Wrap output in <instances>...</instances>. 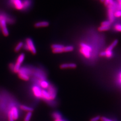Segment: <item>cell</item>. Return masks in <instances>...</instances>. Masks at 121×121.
Returning <instances> with one entry per match:
<instances>
[{"label": "cell", "mask_w": 121, "mask_h": 121, "mask_svg": "<svg viewBox=\"0 0 121 121\" xmlns=\"http://www.w3.org/2000/svg\"><path fill=\"white\" fill-rule=\"evenodd\" d=\"M110 28V26H101L99 27L98 30L100 31H103L109 30Z\"/></svg>", "instance_id": "20"}, {"label": "cell", "mask_w": 121, "mask_h": 121, "mask_svg": "<svg viewBox=\"0 0 121 121\" xmlns=\"http://www.w3.org/2000/svg\"><path fill=\"white\" fill-rule=\"evenodd\" d=\"M108 15L109 17V21L111 22L114 20V5L112 6H108Z\"/></svg>", "instance_id": "5"}, {"label": "cell", "mask_w": 121, "mask_h": 121, "mask_svg": "<svg viewBox=\"0 0 121 121\" xmlns=\"http://www.w3.org/2000/svg\"><path fill=\"white\" fill-rule=\"evenodd\" d=\"M77 65L74 63H64L60 65L61 69H66V68H75Z\"/></svg>", "instance_id": "11"}, {"label": "cell", "mask_w": 121, "mask_h": 121, "mask_svg": "<svg viewBox=\"0 0 121 121\" xmlns=\"http://www.w3.org/2000/svg\"><path fill=\"white\" fill-rule=\"evenodd\" d=\"M114 16L116 17H121V11H117L114 13Z\"/></svg>", "instance_id": "29"}, {"label": "cell", "mask_w": 121, "mask_h": 121, "mask_svg": "<svg viewBox=\"0 0 121 121\" xmlns=\"http://www.w3.org/2000/svg\"><path fill=\"white\" fill-rule=\"evenodd\" d=\"M39 85L41 87L44 88V89L48 88L49 86H50L48 82H47L45 80H40L39 81Z\"/></svg>", "instance_id": "14"}, {"label": "cell", "mask_w": 121, "mask_h": 121, "mask_svg": "<svg viewBox=\"0 0 121 121\" xmlns=\"http://www.w3.org/2000/svg\"><path fill=\"white\" fill-rule=\"evenodd\" d=\"M23 9H28L31 4L30 0H24L22 1Z\"/></svg>", "instance_id": "15"}, {"label": "cell", "mask_w": 121, "mask_h": 121, "mask_svg": "<svg viewBox=\"0 0 121 121\" xmlns=\"http://www.w3.org/2000/svg\"><path fill=\"white\" fill-rule=\"evenodd\" d=\"M100 119L102 121H112L111 120L108 119V118L106 117H102Z\"/></svg>", "instance_id": "31"}, {"label": "cell", "mask_w": 121, "mask_h": 121, "mask_svg": "<svg viewBox=\"0 0 121 121\" xmlns=\"http://www.w3.org/2000/svg\"><path fill=\"white\" fill-rule=\"evenodd\" d=\"M117 43H118V40L115 39V40H114L113 41V42L111 43V44L108 46V48H107L106 51H112L113 48L117 45Z\"/></svg>", "instance_id": "16"}, {"label": "cell", "mask_w": 121, "mask_h": 121, "mask_svg": "<svg viewBox=\"0 0 121 121\" xmlns=\"http://www.w3.org/2000/svg\"><path fill=\"white\" fill-rule=\"evenodd\" d=\"M24 43L22 42H19L17 43L14 48V51L15 52H19L22 48H23Z\"/></svg>", "instance_id": "17"}, {"label": "cell", "mask_w": 121, "mask_h": 121, "mask_svg": "<svg viewBox=\"0 0 121 121\" xmlns=\"http://www.w3.org/2000/svg\"><path fill=\"white\" fill-rule=\"evenodd\" d=\"M101 2H104V0H100Z\"/></svg>", "instance_id": "35"}, {"label": "cell", "mask_w": 121, "mask_h": 121, "mask_svg": "<svg viewBox=\"0 0 121 121\" xmlns=\"http://www.w3.org/2000/svg\"><path fill=\"white\" fill-rule=\"evenodd\" d=\"M18 74L19 77L22 80H25V81H28L29 80L30 77H29V75H28L27 74L25 73L20 70L19 71Z\"/></svg>", "instance_id": "10"}, {"label": "cell", "mask_w": 121, "mask_h": 121, "mask_svg": "<svg viewBox=\"0 0 121 121\" xmlns=\"http://www.w3.org/2000/svg\"><path fill=\"white\" fill-rule=\"evenodd\" d=\"M74 49L73 46H67L63 48L64 52H68L72 51Z\"/></svg>", "instance_id": "21"}, {"label": "cell", "mask_w": 121, "mask_h": 121, "mask_svg": "<svg viewBox=\"0 0 121 121\" xmlns=\"http://www.w3.org/2000/svg\"><path fill=\"white\" fill-rule=\"evenodd\" d=\"M120 78H121V80H121V74H120Z\"/></svg>", "instance_id": "38"}, {"label": "cell", "mask_w": 121, "mask_h": 121, "mask_svg": "<svg viewBox=\"0 0 121 121\" xmlns=\"http://www.w3.org/2000/svg\"><path fill=\"white\" fill-rule=\"evenodd\" d=\"M32 91L33 94L37 98H41V91L42 90L40 87L37 86H34L32 88Z\"/></svg>", "instance_id": "6"}, {"label": "cell", "mask_w": 121, "mask_h": 121, "mask_svg": "<svg viewBox=\"0 0 121 121\" xmlns=\"http://www.w3.org/2000/svg\"><path fill=\"white\" fill-rule=\"evenodd\" d=\"M80 52L86 58H89L90 56V52L85 48H81Z\"/></svg>", "instance_id": "13"}, {"label": "cell", "mask_w": 121, "mask_h": 121, "mask_svg": "<svg viewBox=\"0 0 121 121\" xmlns=\"http://www.w3.org/2000/svg\"><path fill=\"white\" fill-rule=\"evenodd\" d=\"M8 121H14V120L13 118V115L9 110L8 112Z\"/></svg>", "instance_id": "27"}, {"label": "cell", "mask_w": 121, "mask_h": 121, "mask_svg": "<svg viewBox=\"0 0 121 121\" xmlns=\"http://www.w3.org/2000/svg\"><path fill=\"white\" fill-rule=\"evenodd\" d=\"M60 120L61 121H65V120H63V119H60Z\"/></svg>", "instance_id": "37"}, {"label": "cell", "mask_w": 121, "mask_h": 121, "mask_svg": "<svg viewBox=\"0 0 121 121\" xmlns=\"http://www.w3.org/2000/svg\"><path fill=\"white\" fill-rule=\"evenodd\" d=\"M109 1H110V0H104V4L106 6H108L109 3Z\"/></svg>", "instance_id": "33"}, {"label": "cell", "mask_w": 121, "mask_h": 121, "mask_svg": "<svg viewBox=\"0 0 121 121\" xmlns=\"http://www.w3.org/2000/svg\"><path fill=\"white\" fill-rule=\"evenodd\" d=\"M7 22L2 16L0 15V26L2 29V32L4 36H8L9 35V30L6 26Z\"/></svg>", "instance_id": "3"}, {"label": "cell", "mask_w": 121, "mask_h": 121, "mask_svg": "<svg viewBox=\"0 0 121 121\" xmlns=\"http://www.w3.org/2000/svg\"><path fill=\"white\" fill-rule=\"evenodd\" d=\"M52 49H56V48H63L64 46L61 44H53L51 46Z\"/></svg>", "instance_id": "23"}, {"label": "cell", "mask_w": 121, "mask_h": 121, "mask_svg": "<svg viewBox=\"0 0 121 121\" xmlns=\"http://www.w3.org/2000/svg\"><path fill=\"white\" fill-rule=\"evenodd\" d=\"M9 111L11 112L14 121L17 120L19 116L18 110L17 108L15 106H12L10 109Z\"/></svg>", "instance_id": "7"}, {"label": "cell", "mask_w": 121, "mask_h": 121, "mask_svg": "<svg viewBox=\"0 0 121 121\" xmlns=\"http://www.w3.org/2000/svg\"><path fill=\"white\" fill-rule=\"evenodd\" d=\"M115 29L116 30L121 32V25L117 24L115 26Z\"/></svg>", "instance_id": "28"}, {"label": "cell", "mask_w": 121, "mask_h": 121, "mask_svg": "<svg viewBox=\"0 0 121 121\" xmlns=\"http://www.w3.org/2000/svg\"><path fill=\"white\" fill-rule=\"evenodd\" d=\"M55 121H60V120H55Z\"/></svg>", "instance_id": "36"}, {"label": "cell", "mask_w": 121, "mask_h": 121, "mask_svg": "<svg viewBox=\"0 0 121 121\" xmlns=\"http://www.w3.org/2000/svg\"><path fill=\"white\" fill-rule=\"evenodd\" d=\"M52 116L55 120H60L61 119V116L60 114L58 112H54L52 114Z\"/></svg>", "instance_id": "22"}, {"label": "cell", "mask_w": 121, "mask_h": 121, "mask_svg": "<svg viewBox=\"0 0 121 121\" xmlns=\"http://www.w3.org/2000/svg\"><path fill=\"white\" fill-rule=\"evenodd\" d=\"M52 52L53 53H61V52H64V50H63V48H56V49H53Z\"/></svg>", "instance_id": "25"}, {"label": "cell", "mask_w": 121, "mask_h": 121, "mask_svg": "<svg viewBox=\"0 0 121 121\" xmlns=\"http://www.w3.org/2000/svg\"><path fill=\"white\" fill-rule=\"evenodd\" d=\"M31 116H32V112H28L26 114V116L24 119V121H30Z\"/></svg>", "instance_id": "19"}, {"label": "cell", "mask_w": 121, "mask_h": 121, "mask_svg": "<svg viewBox=\"0 0 121 121\" xmlns=\"http://www.w3.org/2000/svg\"><path fill=\"white\" fill-rule=\"evenodd\" d=\"M48 92L51 96V99H54L56 97V92L54 88L52 86H49L48 88Z\"/></svg>", "instance_id": "12"}, {"label": "cell", "mask_w": 121, "mask_h": 121, "mask_svg": "<svg viewBox=\"0 0 121 121\" xmlns=\"http://www.w3.org/2000/svg\"><path fill=\"white\" fill-rule=\"evenodd\" d=\"M80 46L81 47V48H85L87 50H88V51H89L90 52H91V48L90 46H89L88 45H86L85 43H82L80 44Z\"/></svg>", "instance_id": "24"}, {"label": "cell", "mask_w": 121, "mask_h": 121, "mask_svg": "<svg viewBox=\"0 0 121 121\" xmlns=\"http://www.w3.org/2000/svg\"><path fill=\"white\" fill-rule=\"evenodd\" d=\"M118 1V2L119 3V4H120V6H121V0H117Z\"/></svg>", "instance_id": "34"}, {"label": "cell", "mask_w": 121, "mask_h": 121, "mask_svg": "<svg viewBox=\"0 0 121 121\" xmlns=\"http://www.w3.org/2000/svg\"><path fill=\"white\" fill-rule=\"evenodd\" d=\"M100 119V117H99V116H96L92 118L90 121H98Z\"/></svg>", "instance_id": "30"}, {"label": "cell", "mask_w": 121, "mask_h": 121, "mask_svg": "<svg viewBox=\"0 0 121 121\" xmlns=\"http://www.w3.org/2000/svg\"><path fill=\"white\" fill-rule=\"evenodd\" d=\"M25 57V54L23 53H21L18 56L16 63L14 64V67L13 70V72H14L15 73H18L19 70L21 68V65L24 60Z\"/></svg>", "instance_id": "2"}, {"label": "cell", "mask_w": 121, "mask_h": 121, "mask_svg": "<svg viewBox=\"0 0 121 121\" xmlns=\"http://www.w3.org/2000/svg\"><path fill=\"white\" fill-rule=\"evenodd\" d=\"M20 108L23 111H25L26 112H32L33 110V109L31 107L27 106L24 105H22L20 106Z\"/></svg>", "instance_id": "18"}, {"label": "cell", "mask_w": 121, "mask_h": 121, "mask_svg": "<svg viewBox=\"0 0 121 121\" xmlns=\"http://www.w3.org/2000/svg\"><path fill=\"white\" fill-rule=\"evenodd\" d=\"M9 66L10 69H11L13 71V69H14V64H13V63H10L9 64Z\"/></svg>", "instance_id": "32"}, {"label": "cell", "mask_w": 121, "mask_h": 121, "mask_svg": "<svg viewBox=\"0 0 121 121\" xmlns=\"http://www.w3.org/2000/svg\"><path fill=\"white\" fill-rule=\"evenodd\" d=\"M23 48L27 51L30 52L33 54L36 53V49L32 39L27 38L26 39V43H24Z\"/></svg>", "instance_id": "1"}, {"label": "cell", "mask_w": 121, "mask_h": 121, "mask_svg": "<svg viewBox=\"0 0 121 121\" xmlns=\"http://www.w3.org/2000/svg\"><path fill=\"white\" fill-rule=\"evenodd\" d=\"M41 98L46 100H50V99H51V96L48 93V91H46L45 90H42Z\"/></svg>", "instance_id": "9"}, {"label": "cell", "mask_w": 121, "mask_h": 121, "mask_svg": "<svg viewBox=\"0 0 121 121\" xmlns=\"http://www.w3.org/2000/svg\"><path fill=\"white\" fill-rule=\"evenodd\" d=\"M11 6L14 9L18 10L23 9V4L22 0H9Z\"/></svg>", "instance_id": "4"}, {"label": "cell", "mask_w": 121, "mask_h": 121, "mask_svg": "<svg viewBox=\"0 0 121 121\" xmlns=\"http://www.w3.org/2000/svg\"><path fill=\"white\" fill-rule=\"evenodd\" d=\"M49 23L48 21H40L36 22L34 24V26L36 28L47 27L49 26Z\"/></svg>", "instance_id": "8"}, {"label": "cell", "mask_w": 121, "mask_h": 121, "mask_svg": "<svg viewBox=\"0 0 121 121\" xmlns=\"http://www.w3.org/2000/svg\"><path fill=\"white\" fill-rule=\"evenodd\" d=\"M112 22L109 21H104L101 23V26H110Z\"/></svg>", "instance_id": "26"}]
</instances>
